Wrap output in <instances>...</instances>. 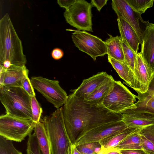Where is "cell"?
Masks as SVG:
<instances>
[{"label":"cell","instance_id":"1","mask_svg":"<svg viewBox=\"0 0 154 154\" xmlns=\"http://www.w3.org/2000/svg\"><path fill=\"white\" fill-rule=\"evenodd\" d=\"M66 129L72 144L90 130L104 124L121 120L122 114L113 113L100 105L92 106L72 93L62 107Z\"/></svg>","mask_w":154,"mask_h":154},{"label":"cell","instance_id":"2","mask_svg":"<svg viewBox=\"0 0 154 154\" xmlns=\"http://www.w3.org/2000/svg\"><path fill=\"white\" fill-rule=\"evenodd\" d=\"M6 61L11 67L25 66L27 62L22 42L7 13L0 20V64Z\"/></svg>","mask_w":154,"mask_h":154},{"label":"cell","instance_id":"3","mask_svg":"<svg viewBox=\"0 0 154 154\" xmlns=\"http://www.w3.org/2000/svg\"><path fill=\"white\" fill-rule=\"evenodd\" d=\"M42 121L48 135L51 154H72L73 144L66 129L62 107L45 116Z\"/></svg>","mask_w":154,"mask_h":154},{"label":"cell","instance_id":"4","mask_svg":"<svg viewBox=\"0 0 154 154\" xmlns=\"http://www.w3.org/2000/svg\"><path fill=\"white\" fill-rule=\"evenodd\" d=\"M31 97L21 87L0 85V100L8 115L32 120Z\"/></svg>","mask_w":154,"mask_h":154},{"label":"cell","instance_id":"5","mask_svg":"<svg viewBox=\"0 0 154 154\" xmlns=\"http://www.w3.org/2000/svg\"><path fill=\"white\" fill-rule=\"evenodd\" d=\"M136 96L119 81H114L112 90L100 106L109 111L123 114L135 108Z\"/></svg>","mask_w":154,"mask_h":154},{"label":"cell","instance_id":"6","mask_svg":"<svg viewBox=\"0 0 154 154\" xmlns=\"http://www.w3.org/2000/svg\"><path fill=\"white\" fill-rule=\"evenodd\" d=\"M32 120L6 114L0 116V136L21 142L32 133L35 124Z\"/></svg>","mask_w":154,"mask_h":154},{"label":"cell","instance_id":"7","mask_svg":"<svg viewBox=\"0 0 154 154\" xmlns=\"http://www.w3.org/2000/svg\"><path fill=\"white\" fill-rule=\"evenodd\" d=\"M92 7L86 1L76 0L63 13L66 22L78 30L93 32Z\"/></svg>","mask_w":154,"mask_h":154},{"label":"cell","instance_id":"8","mask_svg":"<svg viewBox=\"0 0 154 154\" xmlns=\"http://www.w3.org/2000/svg\"><path fill=\"white\" fill-rule=\"evenodd\" d=\"M30 80L34 88L57 109L62 107L66 102L68 96L59 85L58 81L41 76H33Z\"/></svg>","mask_w":154,"mask_h":154},{"label":"cell","instance_id":"9","mask_svg":"<svg viewBox=\"0 0 154 154\" xmlns=\"http://www.w3.org/2000/svg\"><path fill=\"white\" fill-rule=\"evenodd\" d=\"M68 30L74 31L71 37L75 46L90 56L94 61L96 60L97 57L107 54L105 42L100 38L85 31Z\"/></svg>","mask_w":154,"mask_h":154},{"label":"cell","instance_id":"10","mask_svg":"<svg viewBox=\"0 0 154 154\" xmlns=\"http://www.w3.org/2000/svg\"><path fill=\"white\" fill-rule=\"evenodd\" d=\"M111 5L118 17L123 19L134 29L141 44L144 31L149 23L148 21H144L140 15L132 9L126 0H112Z\"/></svg>","mask_w":154,"mask_h":154},{"label":"cell","instance_id":"11","mask_svg":"<svg viewBox=\"0 0 154 154\" xmlns=\"http://www.w3.org/2000/svg\"><path fill=\"white\" fill-rule=\"evenodd\" d=\"M127 128L121 120L107 123L97 127L80 137L75 145L92 142H100L122 132Z\"/></svg>","mask_w":154,"mask_h":154},{"label":"cell","instance_id":"12","mask_svg":"<svg viewBox=\"0 0 154 154\" xmlns=\"http://www.w3.org/2000/svg\"><path fill=\"white\" fill-rule=\"evenodd\" d=\"M133 72L135 83L134 90L137 93H145L154 78V70L145 62L140 52L136 55Z\"/></svg>","mask_w":154,"mask_h":154},{"label":"cell","instance_id":"13","mask_svg":"<svg viewBox=\"0 0 154 154\" xmlns=\"http://www.w3.org/2000/svg\"><path fill=\"white\" fill-rule=\"evenodd\" d=\"M140 52L149 66L154 70V23H149L144 31Z\"/></svg>","mask_w":154,"mask_h":154},{"label":"cell","instance_id":"14","mask_svg":"<svg viewBox=\"0 0 154 154\" xmlns=\"http://www.w3.org/2000/svg\"><path fill=\"white\" fill-rule=\"evenodd\" d=\"M109 75L106 72H102L84 79L77 88L72 91V93L77 97L83 100L100 86Z\"/></svg>","mask_w":154,"mask_h":154},{"label":"cell","instance_id":"15","mask_svg":"<svg viewBox=\"0 0 154 154\" xmlns=\"http://www.w3.org/2000/svg\"><path fill=\"white\" fill-rule=\"evenodd\" d=\"M137 94L136 96L138 100L135 103V108L128 110L125 112L147 113L154 115V78L146 92Z\"/></svg>","mask_w":154,"mask_h":154},{"label":"cell","instance_id":"16","mask_svg":"<svg viewBox=\"0 0 154 154\" xmlns=\"http://www.w3.org/2000/svg\"><path fill=\"white\" fill-rule=\"evenodd\" d=\"M115 80L112 75H109L100 86L84 97L83 101L92 106L101 105L112 90Z\"/></svg>","mask_w":154,"mask_h":154},{"label":"cell","instance_id":"17","mask_svg":"<svg viewBox=\"0 0 154 154\" xmlns=\"http://www.w3.org/2000/svg\"><path fill=\"white\" fill-rule=\"evenodd\" d=\"M121 121L127 128H144L154 125V115L147 113L126 112L122 114Z\"/></svg>","mask_w":154,"mask_h":154},{"label":"cell","instance_id":"18","mask_svg":"<svg viewBox=\"0 0 154 154\" xmlns=\"http://www.w3.org/2000/svg\"><path fill=\"white\" fill-rule=\"evenodd\" d=\"M29 73L25 66L10 67L6 69L3 85L0 86L22 88L23 79Z\"/></svg>","mask_w":154,"mask_h":154},{"label":"cell","instance_id":"19","mask_svg":"<svg viewBox=\"0 0 154 154\" xmlns=\"http://www.w3.org/2000/svg\"><path fill=\"white\" fill-rule=\"evenodd\" d=\"M120 36L126 41L128 45L136 54L138 53L140 40L134 29L127 22L122 18H117Z\"/></svg>","mask_w":154,"mask_h":154},{"label":"cell","instance_id":"20","mask_svg":"<svg viewBox=\"0 0 154 154\" xmlns=\"http://www.w3.org/2000/svg\"><path fill=\"white\" fill-rule=\"evenodd\" d=\"M108 62L111 64L120 77L128 86L134 89L135 79L133 71L125 62L117 60L108 56Z\"/></svg>","mask_w":154,"mask_h":154},{"label":"cell","instance_id":"21","mask_svg":"<svg viewBox=\"0 0 154 154\" xmlns=\"http://www.w3.org/2000/svg\"><path fill=\"white\" fill-rule=\"evenodd\" d=\"M109 37L105 41L108 56L116 60L124 62V55L120 36L113 37L108 34Z\"/></svg>","mask_w":154,"mask_h":154},{"label":"cell","instance_id":"22","mask_svg":"<svg viewBox=\"0 0 154 154\" xmlns=\"http://www.w3.org/2000/svg\"><path fill=\"white\" fill-rule=\"evenodd\" d=\"M34 130L42 154H51L49 139L44 123L42 121L36 123Z\"/></svg>","mask_w":154,"mask_h":154},{"label":"cell","instance_id":"23","mask_svg":"<svg viewBox=\"0 0 154 154\" xmlns=\"http://www.w3.org/2000/svg\"><path fill=\"white\" fill-rule=\"evenodd\" d=\"M143 128L138 127L127 128L121 133L102 140L99 143L105 148H114L128 137L141 131Z\"/></svg>","mask_w":154,"mask_h":154},{"label":"cell","instance_id":"24","mask_svg":"<svg viewBox=\"0 0 154 154\" xmlns=\"http://www.w3.org/2000/svg\"><path fill=\"white\" fill-rule=\"evenodd\" d=\"M140 131L130 135L114 148L119 151L137 149L142 150V143L140 134Z\"/></svg>","mask_w":154,"mask_h":154},{"label":"cell","instance_id":"25","mask_svg":"<svg viewBox=\"0 0 154 154\" xmlns=\"http://www.w3.org/2000/svg\"><path fill=\"white\" fill-rule=\"evenodd\" d=\"M152 126L143 128L140 132L142 150L147 154H154V132Z\"/></svg>","mask_w":154,"mask_h":154},{"label":"cell","instance_id":"26","mask_svg":"<svg viewBox=\"0 0 154 154\" xmlns=\"http://www.w3.org/2000/svg\"><path fill=\"white\" fill-rule=\"evenodd\" d=\"M120 37L123 51L124 62L133 72L137 54L131 48L125 40L120 36Z\"/></svg>","mask_w":154,"mask_h":154},{"label":"cell","instance_id":"27","mask_svg":"<svg viewBox=\"0 0 154 154\" xmlns=\"http://www.w3.org/2000/svg\"><path fill=\"white\" fill-rule=\"evenodd\" d=\"M132 9L140 15L153 6L154 0H126Z\"/></svg>","mask_w":154,"mask_h":154},{"label":"cell","instance_id":"28","mask_svg":"<svg viewBox=\"0 0 154 154\" xmlns=\"http://www.w3.org/2000/svg\"><path fill=\"white\" fill-rule=\"evenodd\" d=\"M0 154H23L17 149L11 140L0 136Z\"/></svg>","mask_w":154,"mask_h":154},{"label":"cell","instance_id":"29","mask_svg":"<svg viewBox=\"0 0 154 154\" xmlns=\"http://www.w3.org/2000/svg\"><path fill=\"white\" fill-rule=\"evenodd\" d=\"M26 152L27 154H42L34 133L28 136Z\"/></svg>","mask_w":154,"mask_h":154},{"label":"cell","instance_id":"30","mask_svg":"<svg viewBox=\"0 0 154 154\" xmlns=\"http://www.w3.org/2000/svg\"><path fill=\"white\" fill-rule=\"evenodd\" d=\"M32 114V120L35 123L40 121L42 109L35 96L31 97V102Z\"/></svg>","mask_w":154,"mask_h":154},{"label":"cell","instance_id":"31","mask_svg":"<svg viewBox=\"0 0 154 154\" xmlns=\"http://www.w3.org/2000/svg\"><path fill=\"white\" fill-rule=\"evenodd\" d=\"M101 146L99 142H92L79 145L76 147L81 154H97L95 152V148Z\"/></svg>","mask_w":154,"mask_h":154},{"label":"cell","instance_id":"32","mask_svg":"<svg viewBox=\"0 0 154 154\" xmlns=\"http://www.w3.org/2000/svg\"><path fill=\"white\" fill-rule=\"evenodd\" d=\"M22 88L31 97L35 96V94L28 75L25 77L22 81Z\"/></svg>","mask_w":154,"mask_h":154},{"label":"cell","instance_id":"33","mask_svg":"<svg viewBox=\"0 0 154 154\" xmlns=\"http://www.w3.org/2000/svg\"><path fill=\"white\" fill-rule=\"evenodd\" d=\"M107 0H91V4L92 7H95L97 10L100 12L101 9L107 3Z\"/></svg>","mask_w":154,"mask_h":154},{"label":"cell","instance_id":"34","mask_svg":"<svg viewBox=\"0 0 154 154\" xmlns=\"http://www.w3.org/2000/svg\"><path fill=\"white\" fill-rule=\"evenodd\" d=\"M76 0H58L57 2L59 5L67 10L76 2Z\"/></svg>","mask_w":154,"mask_h":154},{"label":"cell","instance_id":"35","mask_svg":"<svg viewBox=\"0 0 154 154\" xmlns=\"http://www.w3.org/2000/svg\"><path fill=\"white\" fill-rule=\"evenodd\" d=\"M63 54V52L62 50L58 48H54L51 52L52 57L56 60H59L62 58Z\"/></svg>","mask_w":154,"mask_h":154},{"label":"cell","instance_id":"36","mask_svg":"<svg viewBox=\"0 0 154 154\" xmlns=\"http://www.w3.org/2000/svg\"><path fill=\"white\" fill-rule=\"evenodd\" d=\"M122 154H147L142 150H131L119 151Z\"/></svg>","mask_w":154,"mask_h":154},{"label":"cell","instance_id":"37","mask_svg":"<svg viewBox=\"0 0 154 154\" xmlns=\"http://www.w3.org/2000/svg\"><path fill=\"white\" fill-rule=\"evenodd\" d=\"M114 148H105L103 146H101L100 151L97 154H107L109 152L116 150Z\"/></svg>","mask_w":154,"mask_h":154},{"label":"cell","instance_id":"38","mask_svg":"<svg viewBox=\"0 0 154 154\" xmlns=\"http://www.w3.org/2000/svg\"><path fill=\"white\" fill-rule=\"evenodd\" d=\"M72 154H81L75 145H72Z\"/></svg>","mask_w":154,"mask_h":154},{"label":"cell","instance_id":"39","mask_svg":"<svg viewBox=\"0 0 154 154\" xmlns=\"http://www.w3.org/2000/svg\"><path fill=\"white\" fill-rule=\"evenodd\" d=\"M119 151L118 150H115L109 152L107 154H119Z\"/></svg>","mask_w":154,"mask_h":154},{"label":"cell","instance_id":"40","mask_svg":"<svg viewBox=\"0 0 154 154\" xmlns=\"http://www.w3.org/2000/svg\"><path fill=\"white\" fill-rule=\"evenodd\" d=\"M152 128L154 132V125H152Z\"/></svg>","mask_w":154,"mask_h":154},{"label":"cell","instance_id":"41","mask_svg":"<svg viewBox=\"0 0 154 154\" xmlns=\"http://www.w3.org/2000/svg\"><path fill=\"white\" fill-rule=\"evenodd\" d=\"M119 154H121V153H120Z\"/></svg>","mask_w":154,"mask_h":154}]
</instances>
